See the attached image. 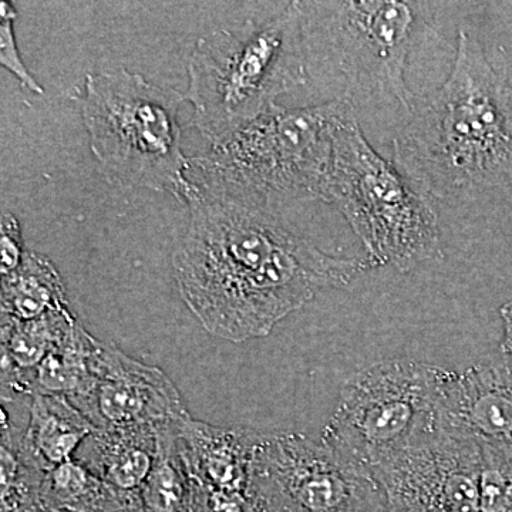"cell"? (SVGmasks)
I'll list each match as a JSON object with an SVG mask.
<instances>
[{
    "instance_id": "cell-7",
    "label": "cell",
    "mask_w": 512,
    "mask_h": 512,
    "mask_svg": "<svg viewBox=\"0 0 512 512\" xmlns=\"http://www.w3.org/2000/svg\"><path fill=\"white\" fill-rule=\"evenodd\" d=\"M183 101L184 94L127 69L87 74L84 126L94 157L114 183L168 192L184 204L190 158L178 123Z\"/></svg>"
},
{
    "instance_id": "cell-4",
    "label": "cell",
    "mask_w": 512,
    "mask_h": 512,
    "mask_svg": "<svg viewBox=\"0 0 512 512\" xmlns=\"http://www.w3.org/2000/svg\"><path fill=\"white\" fill-rule=\"evenodd\" d=\"M187 72L192 126L217 146L308 82L301 3L289 2L265 22L249 19L202 36Z\"/></svg>"
},
{
    "instance_id": "cell-12",
    "label": "cell",
    "mask_w": 512,
    "mask_h": 512,
    "mask_svg": "<svg viewBox=\"0 0 512 512\" xmlns=\"http://www.w3.org/2000/svg\"><path fill=\"white\" fill-rule=\"evenodd\" d=\"M440 429L512 458V359L488 356L463 372L448 370L440 397Z\"/></svg>"
},
{
    "instance_id": "cell-8",
    "label": "cell",
    "mask_w": 512,
    "mask_h": 512,
    "mask_svg": "<svg viewBox=\"0 0 512 512\" xmlns=\"http://www.w3.org/2000/svg\"><path fill=\"white\" fill-rule=\"evenodd\" d=\"M447 369L390 359L350 377L320 440L372 478L440 431Z\"/></svg>"
},
{
    "instance_id": "cell-11",
    "label": "cell",
    "mask_w": 512,
    "mask_h": 512,
    "mask_svg": "<svg viewBox=\"0 0 512 512\" xmlns=\"http://www.w3.org/2000/svg\"><path fill=\"white\" fill-rule=\"evenodd\" d=\"M94 373L92 392L73 404L97 431L160 429L190 416L163 370L138 362L111 343H99Z\"/></svg>"
},
{
    "instance_id": "cell-9",
    "label": "cell",
    "mask_w": 512,
    "mask_h": 512,
    "mask_svg": "<svg viewBox=\"0 0 512 512\" xmlns=\"http://www.w3.org/2000/svg\"><path fill=\"white\" fill-rule=\"evenodd\" d=\"M251 483L264 512H348L380 487L322 440L298 433L259 434Z\"/></svg>"
},
{
    "instance_id": "cell-20",
    "label": "cell",
    "mask_w": 512,
    "mask_h": 512,
    "mask_svg": "<svg viewBox=\"0 0 512 512\" xmlns=\"http://www.w3.org/2000/svg\"><path fill=\"white\" fill-rule=\"evenodd\" d=\"M0 252H2V276L15 272L26 255L22 229L12 212L3 211L0 224Z\"/></svg>"
},
{
    "instance_id": "cell-15",
    "label": "cell",
    "mask_w": 512,
    "mask_h": 512,
    "mask_svg": "<svg viewBox=\"0 0 512 512\" xmlns=\"http://www.w3.org/2000/svg\"><path fill=\"white\" fill-rule=\"evenodd\" d=\"M79 326L72 309L39 319L2 316V399L30 396V379L40 363Z\"/></svg>"
},
{
    "instance_id": "cell-19",
    "label": "cell",
    "mask_w": 512,
    "mask_h": 512,
    "mask_svg": "<svg viewBox=\"0 0 512 512\" xmlns=\"http://www.w3.org/2000/svg\"><path fill=\"white\" fill-rule=\"evenodd\" d=\"M18 18L15 6L3 0L0 3V64L8 69L13 76L18 77L23 86L37 94L45 93L43 87L36 82L30 74L28 67L23 63L18 49V40L13 30V22Z\"/></svg>"
},
{
    "instance_id": "cell-14",
    "label": "cell",
    "mask_w": 512,
    "mask_h": 512,
    "mask_svg": "<svg viewBox=\"0 0 512 512\" xmlns=\"http://www.w3.org/2000/svg\"><path fill=\"white\" fill-rule=\"evenodd\" d=\"M96 427L69 399L60 396L32 397L29 424L18 444L19 456L40 473L73 460Z\"/></svg>"
},
{
    "instance_id": "cell-3",
    "label": "cell",
    "mask_w": 512,
    "mask_h": 512,
    "mask_svg": "<svg viewBox=\"0 0 512 512\" xmlns=\"http://www.w3.org/2000/svg\"><path fill=\"white\" fill-rule=\"evenodd\" d=\"M352 111L339 100L295 109L274 104L207 154L190 158L185 200L194 194L269 212L323 201L336 130Z\"/></svg>"
},
{
    "instance_id": "cell-5",
    "label": "cell",
    "mask_w": 512,
    "mask_h": 512,
    "mask_svg": "<svg viewBox=\"0 0 512 512\" xmlns=\"http://www.w3.org/2000/svg\"><path fill=\"white\" fill-rule=\"evenodd\" d=\"M308 70L315 64L336 99L396 104L406 114L416 94L406 66L431 3L400 0L299 2Z\"/></svg>"
},
{
    "instance_id": "cell-16",
    "label": "cell",
    "mask_w": 512,
    "mask_h": 512,
    "mask_svg": "<svg viewBox=\"0 0 512 512\" xmlns=\"http://www.w3.org/2000/svg\"><path fill=\"white\" fill-rule=\"evenodd\" d=\"M70 309L62 276L45 255L26 252L12 274L2 276V316L16 320L42 318Z\"/></svg>"
},
{
    "instance_id": "cell-18",
    "label": "cell",
    "mask_w": 512,
    "mask_h": 512,
    "mask_svg": "<svg viewBox=\"0 0 512 512\" xmlns=\"http://www.w3.org/2000/svg\"><path fill=\"white\" fill-rule=\"evenodd\" d=\"M39 497L55 512L124 511L120 495L74 458L43 474Z\"/></svg>"
},
{
    "instance_id": "cell-13",
    "label": "cell",
    "mask_w": 512,
    "mask_h": 512,
    "mask_svg": "<svg viewBox=\"0 0 512 512\" xmlns=\"http://www.w3.org/2000/svg\"><path fill=\"white\" fill-rule=\"evenodd\" d=\"M160 429L96 431L83 444L77 460L120 495L124 510L156 466Z\"/></svg>"
},
{
    "instance_id": "cell-17",
    "label": "cell",
    "mask_w": 512,
    "mask_h": 512,
    "mask_svg": "<svg viewBox=\"0 0 512 512\" xmlns=\"http://www.w3.org/2000/svg\"><path fill=\"white\" fill-rule=\"evenodd\" d=\"M99 343L79 323L72 335L56 346L33 373L30 397L60 396L73 403L87 396L96 383L94 357Z\"/></svg>"
},
{
    "instance_id": "cell-21",
    "label": "cell",
    "mask_w": 512,
    "mask_h": 512,
    "mask_svg": "<svg viewBox=\"0 0 512 512\" xmlns=\"http://www.w3.org/2000/svg\"><path fill=\"white\" fill-rule=\"evenodd\" d=\"M348 512H394V510L389 500H387L383 488L379 487L372 494L359 501L355 507L350 508Z\"/></svg>"
},
{
    "instance_id": "cell-2",
    "label": "cell",
    "mask_w": 512,
    "mask_h": 512,
    "mask_svg": "<svg viewBox=\"0 0 512 512\" xmlns=\"http://www.w3.org/2000/svg\"><path fill=\"white\" fill-rule=\"evenodd\" d=\"M393 164L429 197L512 187V84L460 29L446 82L416 96L393 140Z\"/></svg>"
},
{
    "instance_id": "cell-6",
    "label": "cell",
    "mask_w": 512,
    "mask_h": 512,
    "mask_svg": "<svg viewBox=\"0 0 512 512\" xmlns=\"http://www.w3.org/2000/svg\"><path fill=\"white\" fill-rule=\"evenodd\" d=\"M323 202L338 208L365 248L372 268L407 274L443 258L439 214L390 161L377 154L357 111L339 124Z\"/></svg>"
},
{
    "instance_id": "cell-22",
    "label": "cell",
    "mask_w": 512,
    "mask_h": 512,
    "mask_svg": "<svg viewBox=\"0 0 512 512\" xmlns=\"http://www.w3.org/2000/svg\"><path fill=\"white\" fill-rule=\"evenodd\" d=\"M501 320H503V340H501V355L512 359V301L504 303L500 308Z\"/></svg>"
},
{
    "instance_id": "cell-10",
    "label": "cell",
    "mask_w": 512,
    "mask_h": 512,
    "mask_svg": "<svg viewBox=\"0 0 512 512\" xmlns=\"http://www.w3.org/2000/svg\"><path fill=\"white\" fill-rule=\"evenodd\" d=\"M375 480L394 512H483L480 448L441 429Z\"/></svg>"
},
{
    "instance_id": "cell-1",
    "label": "cell",
    "mask_w": 512,
    "mask_h": 512,
    "mask_svg": "<svg viewBox=\"0 0 512 512\" xmlns=\"http://www.w3.org/2000/svg\"><path fill=\"white\" fill-rule=\"evenodd\" d=\"M187 231L173 255L181 298L215 338H265L326 289L346 288L367 259L320 251L274 212L188 195Z\"/></svg>"
}]
</instances>
